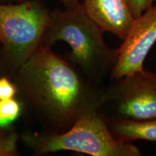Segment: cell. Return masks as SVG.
Returning <instances> with one entry per match:
<instances>
[{
	"label": "cell",
	"instance_id": "cell-14",
	"mask_svg": "<svg viewBox=\"0 0 156 156\" xmlns=\"http://www.w3.org/2000/svg\"><path fill=\"white\" fill-rule=\"evenodd\" d=\"M24 1L25 0H0V3H16Z\"/></svg>",
	"mask_w": 156,
	"mask_h": 156
},
{
	"label": "cell",
	"instance_id": "cell-13",
	"mask_svg": "<svg viewBox=\"0 0 156 156\" xmlns=\"http://www.w3.org/2000/svg\"><path fill=\"white\" fill-rule=\"evenodd\" d=\"M64 6L65 9H72L80 5L79 0H58Z\"/></svg>",
	"mask_w": 156,
	"mask_h": 156
},
{
	"label": "cell",
	"instance_id": "cell-3",
	"mask_svg": "<svg viewBox=\"0 0 156 156\" xmlns=\"http://www.w3.org/2000/svg\"><path fill=\"white\" fill-rule=\"evenodd\" d=\"M20 140L35 155L68 151L93 156H140L141 151L132 142L114 137L101 112L77 121L60 133L25 130Z\"/></svg>",
	"mask_w": 156,
	"mask_h": 156
},
{
	"label": "cell",
	"instance_id": "cell-9",
	"mask_svg": "<svg viewBox=\"0 0 156 156\" xmlns=\"http://www.w3.org/2000/svg\"><path fill=\"white\" fill-rule=\"evenodd\" d=\"M22 113V104L17 98L0 101V129L10 127Z\"/></svg>",
	"mask_w": 156,
	"mask_h": 156
},
{
	"label": "cell",
	"instance_id": "cell-2",
	"mask_svg": "<svg viewBox=\"0 0 156 156\" xmlns=\"http://www.w3.org/2000/svg\"><path fill=\"white\" fill-rule=\"evenodd\" d=\"M103 33L80 3L72 9L51 11L41 46L52 47L59 41L66 42L72 49L67 59L90 80L101 85L110 78L118 56L117 48H110L105 42Z\"/></svg>",
	"mask_w": 156,
	"mask_h": 156
},
{
	"label": "cell",
	"instance_id": "cell-10",
	"mask_svg": "<svg viewBox=\"0 0 156 156\" xmlns=\"http://www.w3.org/2000/svg\"><path fill=\"white\" fill-rule=\"evenodd\" d=\"M19 134L12 127L2 129L0 130V156L19 155Z\"/></svg>",
	"mask_w": 156,
	"mask_h": 156
},
{
	"label": "cell",
	"instance_id": "cell-1",
	"mask_svg": "<svg viewBox=\"0 0 156 156\" xmlns=\"http://www.w3.org/2000/svg\"><path fill=\"white\" fill-rule=\"evenodd\" d=\"M12 80L23 112L42 131L63 132L83 117L101 112L103 87L51 47L40 46Z\"/></svg>",
	"mask_w": 156,
	"mask_h": 156
},
{
	"label": "cell",
	"instance_id": "cell-4",
	"mask_svg": "<svg viewBox=\"0 0 156 156\" xmlns=\"http://www.w3.org/2000/svg\"><path fill=\"white\" fill-rule=\"evenodd\" d=\"M50 15L41 0L0 3V77L12 79L41 46Z\"/></svg>",
	"mask_w": 156,
	"mask_h": 156
},
{
	"label": "cell",
	"instance_id": "cell-8",
	"mask_svg": "<svg viewBox=\"0 0 156 156\" xmlns=\"http://www.w3.org/2000/svg\"><path fill=\"white\" fill-rule=\"evenodd\" d=\"M106 120L111 132L119 141L156 142V118L142 121L120 119H106Z\"/></svg>",
	"mask_w": 156,
	"mask_h": 156
},
{
	"label": "cell",
	"instance_id": "cell-15",
	"mask_svg": "<svg viewBox=\"0 0 156 156\" xmlns=\"http://www.w3.org/2000/svg\"><path fill=\"white\" fill-rule=\"evenodd\" d=\"M2 129H0V130H1Z\"/></svg>",
	"mask_w": 156,
	"mask_h": 156
},
{
	"label": "cell",
	"instance_id": "cell-11",
	"mask_svg": "<svg viewBox=\"0 0 156 156\" xmlns=\"http://www.w3.org/2000/svg\"><path fill=\"white\" fill-rule=\"evenodd\" d=\"M17 93V87L11 78L0 77V101L16 98Z\"/></svg>",
	"mask_w": 156,
	"mask_h": 156
},
{
	"label": "cell",
	"instance_id": "cell-12",
	"mask_svg": "<svg viewBox=\"0 0 156 156\" xmlns=\"http://www.w3.org/2000/svg\"><path fill=\"white\" fill-rule=\"evenodd\" d=\"M156 0H129L130 8L134 18L140 16L153 6Z\"/></svg>",
	"mask_w": 156,
	"mask_h": 156
},
{
	"label": "cell",
	"instance_id": "cell-6",
	"mask_svg": "<svg viewBox=\"0 0 156 156\" xmlns=\"http://www.w3.org/2000/svg\"><path fill=\"white\" fill-rule=\"evenodd\" d=\"M156 43V4L134 19L123 44L117 48V61L111 80L144 69L148 53Z\"/></svg>",
	"mask_w": 156,
	"mask_h": 156
},
{
	"label": "cell",
	"instance_id": "cell-7",
	"mask_svg": "<svg viewBox=\"0 0 156 156\" xmlns=\"http://www.w3.org/2000/svg\"><path fill=\"white\" fill-rule=\"evenodd\" d=\"M82 5L103 32L126 38L134 19L129 0H84Z\"/></svg>",
	"mask_w": 156,
	"mask_h": 156
},
{
	"label": "cell",
	"instance_id": "cell-5",
	"mask_svg": "<svg viewBox=\"0 0 156 156\" xmlns=\"http://www.w3.org/2000/svg\"><path fill=\"white\" fill-rule=\"evenodd\" d=\"M101 112L106 119L134 121L156 118V74L145 69L112 80L103 87Z\"/></svg>",
	"mask_w": 156,
	"mask_h": 156
}]
</instances>
